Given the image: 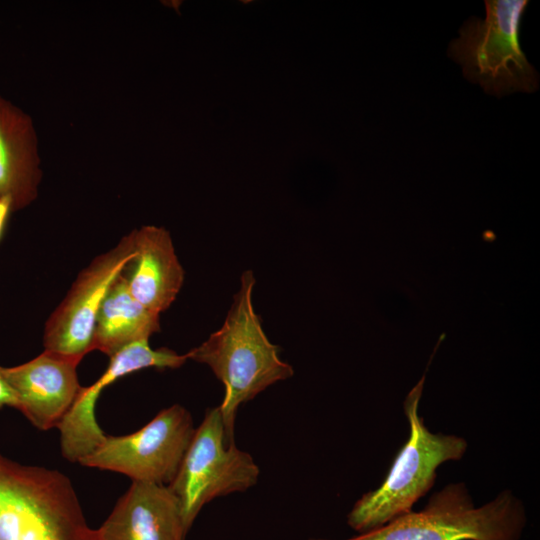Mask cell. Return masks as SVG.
I'll list each match as a JSON object with an SVG mask.
<instances>
[{
	"label": "cell",
	"instance_id": "obj_4",
	"mask_svg": "<svg viewBox=\"0 0 540 540\" xmlns=\"http://www.w3.org/2000/svg\"><path fill=\"white\" fill-rule=\"evenodd\" d=\"M526 523L524 506L510 490L476 507L461 482L434 493L422 510L345 540H520Z\"/></svg>",
	"mask_w": 540,
	"mask_h": 540
},
{
	"label": "cell",
	"instance_id": "obj_7",
	"mask_svg": "<svg viewBox=\"0 0 540 540\" xmlns=\"http://www.w3.org/2000/svg\"><path fill=\"white\" fill-rule=\"evenodd\" d=\"M190 412L179 404L162 409L139 430L106 435L79 464L117 472L135 482L169 485L194 435Z\"/></svg>",
	"mask_w": 540,
	"mask_h": 540
},
{
	"label": "cell",
	"instance_id": "obj_14",
	"mask_svg": "<svg viewBox=\"0 0 540 540\" xmlns=\"http://www.w3.org/2000/svg\"><path fill=\"white\" fill-rule=\"evenodd\" d=\"M160 314L130 293L122 273L110 287L97 315L93 346L108 357L160 331Z\"/></svg>",
	"mask_w": 540,
	"mask_h": 540
},
{
	"label": "cell",
	"instance_id": "obj_15",
	"mask_svg": "<svg viewBox=\"0 0 540 540\" xmlns=\"http://www.w3.org/2000/svg\"><path fill=\"white\" fill-rule=\"evenodd\" d=\"M2 367L0 365V409L4 407L17 409L16 396L3 375Z\"/></svg>",
	"mask_w": 540,
	"mask_h": 540
},
{
	"label": "cell",
	"instance_id": "obj_16",
	"mask_svg": "<svg viewBox=\"0 0 540 540\" xmlns=\"http://www.w3.org/2000/svg\"><path fill=\"white\" fill-rule=\"evenodd\" d=\"M15 213L9 197H0V241L2 240L11 215Z\"/></svg>",
	"mask_w": 540,
	"mask_h": 540
},
{
	"label": "cell",
	"instance_id": "obj_10",
	"mask_svg": "<svg viewBox=\"0 0 540 540\" xmlns=\"http://www.w3.org/2000/svg\"><path fill=\"white\" fill-rule=\"evenodd\" d=\"M81 360L44 350L20 365L2 367L17 399V410L37 429L58 428L82 387L77 367Z\"/></svg>",
	"mask_w": 540,
	"mask_h": 540
},
{
	"label": "cell",
	"instance_id": "obj_2",
	"mask_svg": "<svg viewBox=\"0 0 540 540\" xmlns=\"http://www.w3.org/2000/svg\"><path fill=\"white\" fill-rule=\"evenodd\" d=\"M439 337L426 370L407 394L403 407L410 425V435L398 452L383 483L362 495L347 515L348 525L359 533L376 529L412 511L414 503L434 485L437 468L446 461L460 460L467 441L456 435L432 433L419 416L429 365L443 341Z\"/></svg>",
	"mask_w": 540,
	"mask_h": 540
},
{
	"label": "cell",
	"instance_id": "obj_6",
	"mask_svg": "<svg viewBox=\"0 0 540 540\" xmlns=\"http://www.w3.org/2000/svg\"><path fill=\"white\" fill-rule=\"evenodd\" d=\"M260 469L252 456L227 444L219 407L207 409L168 485L177 498L186 529L190 530L201 509L217 497L253 487Z\"/></svg>",
	"mask_w": 540,
	"mask_h": 540
},
{
	"label": "cell",
	"instance_id": "obj_11",
	"mask_svg": "<svg viewBox=\"0 0 540 540\" xmlns=\"http://www.w3.org/2000/svg\"><path fill=\"white\" fill-rule=\"evenodd\" d=\"M97 531L100 540H185L188 533L168 485L135 481Z\"/></svg>",
	"mask_w": 540,
	"mask_h": 540
},
{
	"label": "cell",
	"instance_id": "obj_1",
	"mask_svg": "<svg viewBox=\"0 0 540 540\" xmlns=\"http://www.w3.org/2000/svg\"><path fill=\"white\" fill-rule=\"evenodd\" d=\"M255 277L241 275L224 323L207 340L187 352L188 359L206 364L224 385L219 407L227 444L234 442L239 407L267 387L293 376L292 366L279 357V347L269 341L252 303Z\"/></svg>",
	"mask_w": 540,
	"mask_h": 540
},
{
	"label": "cell",
	"instance_id": "obj_5",
	"mask_svg": "<svg viewBox=\"0 0 540 540\" xmlns=\"http://www.w3.org/2000/svg\"><path fill=\"white\" fill-rule=\"evenodd\" d=\"M528 3L485 1V18L466 20L459 37L449 45L448 55L462 66L464 76L486 93L500 97L538 89V72L520 45L521 21Z\"/></svg>",
	"mask_w": 540,
	"mask_h": 540
},
{
	"label": "cell",
	"instance_id": "obj_12",
	"mask_svg": "<svg viewBox=\"0 0 540 540\" xmlns=\"http://www.w3.org/2000/svg\"><path fill=\"white\" fill-rule=\"evenodd\" d=\"M134 254L122 271L132 296L160 314L175 301L184 281V270L168 230L144 225L132 230Z\"/></svg>",
	"mask_w": 540,
	"mask_h": 540
},
{
	"label": "cell",
	"instance_id": "obj_3",
	"mask_svg": "<svg viewBox=\"0 0 540 540\" xmlns=\"http://www.w3.org/2000/svg\"><path fill=\"white\" fill-rule=\"evenodd\" d=\"M0 540H100L71 480L0 453Z\"/></svg>",
	"mask_w": 540,
	"mask_h": 540
},
{
	"label": "cell",
	"instance_id": "obj_8",
	"mask_svg": "<svg viewBox=\"0 0 540 540\" xmlns=\"http://www.w3.org/2000/svg\"><path fill=\"white\" fill-rule=\"evenodd\" d=\"M133 254L131 231L79 272L66 296L45 322L44 350L79 360L94 350V331L100 307Z\"/></svg>",
	"mask_w": 540,
	"mask_h": 540
},
{
	"label": "cell",
	"instance_id": "obj_13",
	"mask_svg": "<svg viewBox=\"0 0 540 540\" xmlns=\"http://www.w3.org/2000/svg\"><path fill=\"white\" fill-rule=\"evenodd\" d=\"M42 178L33 119L0 94V197H9L20 211L37 199Z\"/></svg>",
	"mask_w": 540,
	"mask_h": 540
},
{
	"label": "cell",
	"instance_id": "obj_9",
	"mask_svg": "<svg viewBox=\"0 0 540 540\" xmlns=\"http://www.w3.org/2000/svg\"><path fill=\"white\" fill-rule=\"evenodd\" d=\"M109 358L104 373L92 385L82 387L72 408L57 428L61 454L71 463H79L106 437L95 416L97 400L106 387L142 369H174L188 360L186 353L180 355L168 348L153 349L148 340L131 344Z\"/></svg>",
	"mask_w": 540,
	"mask_h": 540
}]
</instances>
